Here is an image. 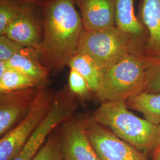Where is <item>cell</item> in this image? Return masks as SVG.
<instances>
[{"mask_svg": "<svg viewBox=\"0 0 160 160\" xmlns=\"http://www.w3.org/2000/svg\"><path fill=\"white\" fill-rule=\"evenodd\" d=\"M42 4L40 59L47 70L55 74L68 66L77 53L83 24L75 0H44Z\"/></svg>", "mask_w": 160, "mask_h": 160, "instance_id": "obj_1", "label": "cell"}, {"mask_svg": "<svg viewBox=\"0 0 160 160\" xmlns=\"http://www.w3.org/2000/svg\"><path fill=\"white\" fill-rule=\"evenodd\" d=\"M129 109L124 101L103 102L92 118L138 149L152 152L158 125L138 117Z\"/></svg>", "mask_w": 160, "mask_h": 160, "instance_id": "obj_2", "label": "cell"}, {"mask_svg": "<svg viewBox=\"0 0 160 160\" xmlns=\"http://www.w3.org/2000/svg\"><path fill=\"white\" fill-rule=\"evenodd\" d=\"M145 59L128 54L103 70V77L96 95L102 102H126L143 92Z\"/></svg>", "mask_w": 160, "mask_h": 160, "instance_id": "obj_3", "label": "cell"}, {"mask_svg": "<svg viewBox=\"0 0 160 160\" xmlns=\"http://www.w3.org/2000/svg\"><path fill=\"white\" fill-rule=\"evenodd\" d=\"M77 53L91 58L103 70L131 52L128 38L114 26L98 30L83 29Z\"/></svg>", "mask_w": 160, "mask_h": 160, "instance_id": "obj_4", "label": "cell"}, {"mask_svg": "<svg viewBox=\"0 0 160 160\" xmlns=\"http://www.w3.org/2000/svg\"><path fill=\"white\" fill-rule=\"evenodd\" d=\"M77 108L74 95L67 87L54 95L48 114L12 160H32L46 139L59 126L73 118Z\"/></svg>", "mask_w": 160, "mask_h": 160, "instance_id": "obj_5", "label": "cell"}, {"mask_svg": "<svg viewBox=\"0 0 160 160\" xmlns=\"http://www.w3.org/2000/svg\"><path fill=\"white\" fill-rule=\"evenodd\" d=\"M54 96L41 86L30 109L23 119L0 140V160H12L45 118Z\"/></svg>", "mask_w": 160, "mask_h": 160, "instance_id": "obj_6", "label": "cell"}, {"mask_svg": "<svg viewBox=\"0 0 160 160\" xmlns=\"http://www.w3.org/2000/svg\"><path fill=\"white\" fill-rule=\"evenodd\" d=\"M86 134L102 160H146L135 147L116 136L92 118L81 119Z\"/></svg>", "mask_w": 160, "mask_h": 160, "instance_id": "obj_7", "label": "cell"}, {"mask_svg": "<svg viewBox=\"0 0 160 160\" xmlns=\"http://www.w3.org/2000/svg\"><path fill=\"white\" fill-rule=\"evenodd\" d=\"M34 2H23L17 17L7 27L4 34L24 48L40 50L43 34V17L40 19Z\"/></svg>", "mask_w": 160, "mask_h": 160, "instance_id": "obj_8", "label": "cell"}, {"mask_svg": "<svg viewBox=\"0 0 160 160\" xmlns=\"http://www.w3.org/2000/svg\"><path fill=\"white\" fill-rule=\"evenodd\" d=\"M115 26L129 40L131 54L143 58L148 34L145 26L136 17L135 0H114Z\"/></svg>", "mask_w": 160, "mask_h": 160, "instance_id": "obj_9", "label": "cell"}, {"mask_svg": "<svg viewBox=\"0 0 160 160\" xmlns=\"http://www.w3.org/2000/svg\"><path fill=\"white\" fill-rule=\"evenodd\" d=\"M64 160H102L86 134L81 119L71 118L59 126Z\"/></svg>", "mask_w": 160, "mask_h": 160, "instance_id": "obj_10", "label": "cell"}, {"mask_svg": "<svg viewBox=\"0 0 160 160\" xmlns=\"http://www.w3.org/2000/svg\"><path fill=\"white\" fill-rule=\"evenodd\" d=\"M40 87L0 94L1 137L13 128L23 114L28 113Z\"/></svg>", "mask_w": 160, "mask_h": 160, "instance_id": "obj_11", "label": "cell"}, {"mask_svg": "<svg viewBox=\"0 0 160 160\" xmlns=\"http://www.w3.org/2000/svg\"><path fill=\"white\" fill-rule=\"evenodd\" d=\"M80 8L83 29L98 30L115 26L114 0H75Z\"/></svg>", "mask_w": 160, "mask_h": 160, "instance_id": "obj_12", "label": "cell"}, {"mask_svg": "<svg viewBox=\"0 0 160 160\" xmlns=\"http://www.w3.org/2000/svg\"><path fill=\"white\" fill-rule=\"evenodd\" d=\"M138 18L148 34L143 51L144 59L160 60V0H141Z\"/></svg>", "mask_w": 160, "mask_h": 160, "instance_id": "obj_13", "label": "cell"}, {"mask_svg": "<svg viewBox=\"0 0 160 160\" xmlns=\"http://www.w3.org/2000/svg\"><path fill=\"white\" fill-rule=\"evenodd\" d=\"M10 68L28 75L40 86H45L49 71L41 62L39 49L24 48L8 61Z\"/></svg>", "mask_w": 160, "mask_h": 160, "instance_id": "obj_14", "label": "cell"}, {"mask_svg": "<svg viewBox=\"0 0 160 160\" xmlns=\"http://www.w3.org/2000/svg\"><path fill=\"white\" fill-rule=\"evenodd\" d=\"M126 104L129 109L141 113L151 123L160 125V94L142 92L128 99Z\"/></svg>", "mask_w": 160, "mask_h": 160, "instance_id": "obj_15", "label": "cell"}, {"mask_svg": "<svg viewBox=\"0 0 160 160\" xmlns=\"http://www.w3.org/2000/svg\"><path fill=\"white\" fill-rule=\"evenodd\" d=\"M70 68L75 69L87 82L89 88L97 92L103 77V69L91 58L82 53H77L68 64Z\"/></svg>", "mask_w": 160, "mask_h": 160, "instance_id": "obj_16", "label": "cell"}, {"mask_svg": "<svg viewBox=\"0 0 160 160\" xmlns=\"http://www.w3.org/2000/svg\"><path fill=\"white\" fill-rule=\"evenodd\" d=\"M39 86L34 79L28 75L9 68L0 78V94Z\"/></svg>", "mask_w": 160, "mask_h": 160, "instance_id": "obj_17", "label": "cell"}, {"mask_svg": "<svg viewBox=\"0 0 160 160\" xmlns=\"http://www.w3.org/2000/svg\"><path fill=\"white\" fill-rule=\"evenodd\" d=\"M32 160H64L59 127L52 132Z\"/></svg>", "mask_w": 160, "mask_h": 160, "instance_id": "obj_18", "label": "cell"}, {"mask_svg": "<svg viewBox=\"0 0 160 160\" xmlns=\"http://www.w3.org/2000/svg\"><path fill=\"white\" fill-rule=\"evenodd\" d=\"M143 92L160 94V60L145 59Z\"/></svg>", "mask_w": 160, "mask_h": 160, "instance_id": "obj_19", "label": "cell"}, {"mask_svg": "<svg viewBox=\"0 0 160 160\" xmlns=\"http://www.w3.org/2000/svg\"><path fill=\"white\" fill-rule=\"evenodd\" d=\"M23 2L17 0H0V35L17 17Z\"/></svg>", "mask_w": 160, "mask_h": 160, "instance_id": "obj_20", "label": "cell"}, {"mask_svg": "<svg viewBox=\"0 0 160 160\" xmlns=\"http://www.w3.org/2000/svg\"><path fill=\"white\" fill-rule=\"evenodd\" d=\"M68 88L74 96L81 98H88L92 92L85 78L73 68H70Z\"/></svg>", "mask_w": 160, "mask_h": 160, "instance_id": "obj_21", "label": "cell"}, {"mask_svg": "<svg viewBox=\"0 0 160 160\" xmlns=\"http://www.w3.org/2000/svg\"><path fill=\"white\" fill-rule=\"evenodd\" d=\"M24 48L5 35H0V61L8 62Z\"/></svg>", "mask_w": 160, "mask_h": 160, "instance_id": "obj_22", "label": "cell"}, {"mask_svg": "<svg viewBox=\"0 0 160 160\" xmlns=\"http://www.w3.org/2000/svg\"><path fill=\"white\" fill-rule=\"evenodd\" d=\"M158 148H160V125L157 126V131L155 132L153 151H154L155 149Z\"/></svg>", "mask_w": 160, "mask_h": 160, "instance_id": "obj_23", "label": "cell"}, {"mask_svg": "<svg viewBox=\"0 0 160 160\" xmlns=\"http://www.w3.org/2000/svg\"><path fill=\"white\" fill-rule=\"evenodd\" d=\"M10 68L8 62L0 61V78L6 73L8 69Z\"/></svg>", "mask_w": 160, "mask_h": 160, "instance_id": "obj_24", "label": "cell"}, {"mask_svg": "<svg viewBox=\"0 0 160 160\" xmlns=\"http://www.w3.org/2000/svg\"><path fill=\"white\" fill-rule=\"evenodd\" d=\"M152 153V160H160V148L155 149Z\"/></svg>", "mask_w": 160, "mask_h": 160, "instance_id": "obj_25", "label": "cell"}, {"mask_svg": "<svg viewBox=\"0 0 160 160\" xmlns=\"http://www.w3.org/2000/svg\"><path fill=\"white\" fill-rule=\"evenodd\" d=\"M19 1H22V2H34V3H37L38 0H17Z\"/></svg>", "mask_w": 160, "mask_h": 160, "instance_id": "obj_26", "label": "cell"}]
</instances>
